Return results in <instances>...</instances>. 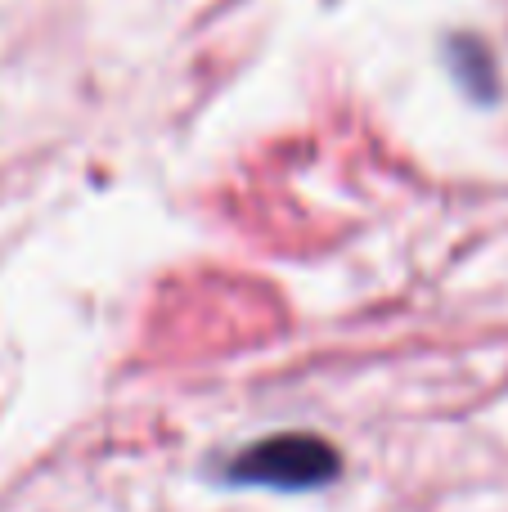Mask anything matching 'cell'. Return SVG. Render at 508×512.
I'll return each mask as SVG.
<instances>
[{"instance_id":"1","label":"cell","mask_w":508,"mask_h":512,"mask_svg":"<svg viewBox=\"0 0 508 512\" xmlns=\"http://www.w3.org/2000/svg\"><path fill=\"white\" fill-rule=\"evenodd\" d=\"M338 472V450L320 436H270L243 450L230 463V481L239 486H270V490H311Z\"/></svg>"}]
</instances>
